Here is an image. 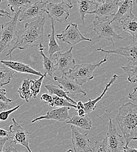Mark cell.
I'll return each mask as SVG.
<instances>
[{"label": "cell", "instance_id": "cell-38", "mask_svg": "<svg viewBox=\"0 0 137 152\" xmlns=\"http://www.w3.org/2000/svg\"><path fill=\"white\" fill-rule=\"evenodd\" d=\"M4 152H18V150L16 148V145L11 142L10 145H9L8 147L4 150Z\"/></svg>", "mask_w": 137, "mask_h": 152}, {"label": "cell", "instance_id": "cell-6", "mask_svg": "<svg viewBox=\"0 0 137 152\" xmlns=\"http://www.w3.org/2000/svg\"><path fill=\"white\" fill-rule=\"evenodd\" d=\"M73 5H70L66 2H52L46 1L45 5V13L50 19L62 23L69 18L70 15V10L72 9Z\"/></svg>", "mask_w": 137, "mask_h": 152}, {"label": "cell", "instance_id": "cell-18", "mask_svg": "<svg viewBox=\"0 0 137 152\" xmlns=\"http://www.w3.org/2000/svg\"><path fill=\"white\" fill-rule=\"evenodd\" d=\"M123 32L130 34L133 39V42L137 40V17L133 13L125 18L118 22Z\"/></svg>", "mask_w": 137, "mask_h": 152}, {"label": "cell", "instance_id": "cell-27", "mask_svg": "<svg viewBox=\"0 0 137 152\" xmlns=\"http://www.w3.org/2000/svg\"><path fill=\"white\" fill-rule=\"evenodd\" d=\"M78 11L82 22L84 23L86 15L88 14L89 10L92 5H94L92 0H78L77 2Z\"/></svg>", "mask_w": 137, "mask_h": 152}, {"label": "cell", "instance_id": "cell-13", "mask_svg": "<svg viewBox=\"0 0 137 152\" xmlns=\"http://www.w3.org/2000/svg\"><path fill=\"white\" fill-rule=\"evenodd\" d=\"M97 50L106 54H116L123 56L127 58L130 65L137 64V40L127 46L120 47L116 49L106 50L100 48Z\"/></svg>", "mask_w": 137, "mask_h": 152}, {"label": "cell", "instance_id": "cell-14", "mask_svg": "<svg viewBox=\"0 0 137 152\" xmlns=\"http://www.w3.org/2000/svg\"><path fill=\"white\" fill-rule=\"evenodd\" d=\"M53 78L54 80L59 83V85L68 95L74 96L78 94H82L84 96L87 95L85 90L82 88V86L79 85L68 75H62L61 77L55 76Z\"/></svg>", "mask_w": 137, "mask_h": 152}, {"label": "cell", "instance_id": "cell-19", "mask_svg": "<svg viewBox=\"0 0 137 152\" xmlns=\"http://www.w3.org/2000/svg\"><path fill=\"white\" fill-rule=\"evenodd\" d=\"M133 0H122L119 2V7L117 12L113 16V18L111 20L112 23L116 22L118 23L131 14L133 13Z\"/></svg>", "mask_w": 137, "mask_h": 152}, {"label": "cell", "instance_id": "cell-42", "mask_svg": "<svg viewBox=\"0 0 137 152\" xmlns=\"http://www.w3.org/2000/svg\"><path fill=\"white\" fill-rule=\"evenodd\" d=\"M124 152H137V148H136L135 147H128V146L127 147H124Z\"/></svg>", "mask_w": 137, "mask_h": 152}, {"label": "cell", "instance_id": "cell-11", "mask_svg": "<svg viewBox=\"0 0 137 152\" xmlns=\"http://www.w3.org/2000/svg\"><path fill=\"white\" fill-rule=\"evenodd\" d=\"M47 1L34 2L23 7L20 12L18 21L22 22L34 18H38L45 13V5Z\"/></svg>", "mask_w": 137, "mask_h": 152}, {"label": "cell", "instance_id": "cell-1", "mask_svg": "<svg viewBox=\"0 0 137 152\" xmlns=\"http://www.w3.org/2000/svg\"><path fill=\"white\" fill-rule=\"evenodd\" d=\"M46 18L41 16L30 22L25 24L24 28L18 31L17 39L9 48L6 56L12 58V52L17 50H25L29 48L39 47L44 39V25Z\"/></svg>", "mask_w": 137, "mask_h": 152}, {"label": "cell", "instance_id": "cell-5", "mask_svg": "<svg viewBox=\"0 0 137 152\" xmlns=\"http://www.w3.org/2000/svg\"><path fill=\"white\" fill-rule=\"evenodd\" d=\"M107 61V55H105L104 58L96 64L82 63L76 64L74 69L68 75L72 78L79 85L82 86L94 78V73L96 69L99 67L102 64Z\"/></svg>", "mask_w": 137, "mask_h": 152}, {"label": "cell", "instance_id": "cell-10", "mask_svg": "<svg viewBox=\"0 0 137 152\" xmlns=\"http://www.w3.org/2000/svg\"><path fill=\"white\" fill-rule=\"evenodd\" d=\"M108 126L107 139L109 152H124L125 146L124 138L118 133L117 128L111 118L109 119Z\"/></svg>", "mask_w": 137, "mask_h": 152}, {"label": "cell", "instance_id": "cell-45", "mask_svg": "<svg viewBox=\"0 0 137 152\" xmlns=\"http://www.w3.org/2000/svg\"><path fill=\"white\" fill-rule=\"evenodd\" d=\"M83 108L84 109V104L81 101H79L77 104V110L83 109Z\"/></svg>", "mask_w": 137, "mask_h": 152}, {"label": "cell", "instance_id": "cell-21", "mask_svg": "<svg viewBox=\"0 0 137 152\" xmlns=\"http://www.w3.org/2000/svg\"><path fill=\"white\" fill-rule=\"evenodd\" d=\"M40 54L43 57V70L44 74L50 77H53L54 75L55 74V72L56 70V61L52 57H48L44 53V48L43 47V45L40 46L39 47Z\"/></svg>", "mask_w": 137, "mask_h": 152}, {"label": "cell", "instance_id": "cell-47", "mask_svg": "<svg viewBox=\"0 0 137 152\" xmlns=\"http://www.w3.org/2000/svg\"><path fill=\"white\" fill-rule=\"evenodd\" d=\"M117 1H118V2H120V1H121L122 0H116Z\"/></svg>", "mask_w": 137, "mask_h": 152}, {"label": "cell", "instance_id": "cell-2", "mask_svg": "<svg viewBox=\"0 0 137 152\" xmlns=\"http://www.w3.org/2000/svg\"><path fill=\"white\" fill-rule=\"evenodd\" d=\"M123 134L127 147L131 140H137V105L127 102L118 110L115 119Z\"/></svg>", "mask_w": 137, "mask_h": 152}, {"label": "cell", "instance_id": "cell-32", "mask_svg": "<svg viewBox=\"0 0 137 152\" xmlns=\"http://www.w3.org/2000/svg\"><path fill=\"white\" fill-rule=\"evenodd\" d=\"M92 152H108L109 149L107 146V137L103 139L102 141H96L94 147L92 148Z\"/></svg>", "mask_w": 137, "mask_h": 152}, {"label": "cell", "instance_id": "cell-35", "mask_svg": "<svg viewBox=\"0 0 137 152\" xmlns=\"http://www.w3.org/2000/svg\"><path fill=\"white\" fill-rule=\"evenodd\" d=\"M40 99L42 101H43L46 104H48L49 105H50L52 101V95L50 94L44 93L41 96Z\"/></svg>", "mask_w": 137, "mask_h": 152}, {"label": "cell", "instance_id": "cell-43", "mask_svg": "<svg viewBox=\"0 0 137 152\" xmlns=\"http://www.w3.org/2000/svg\"><path fill=\"white\" fill-rule=\"evenodd\" d=\"M92 1L94 2V5H95L96 8L97 7L100 5L102 4H103L104 2H105L107 0H92Z\"/></svg>", "mask_w": 137, "mask_h": 152}, {"label": "cell", "instance_id": "cell-29", "mask_svg": "<svg viewBox=\"0 0 137 152\" xmlns=\"http://www.w3.org/2000/svg\"><path fill=\"white\" fill-rule=\"evenodd\" d=\"M46 77V75L44 74L42 76H40L39 78L35 80H30V89L32 93V96L34 98H36L40 92L41 87L42 86V83L44 78Z\"/></svg>", "mask_w": 137, "mask_h": 152}, {"label": "cell", "instance_id": "cell-15", "mask_svg": "<svg viewBox=\"0 0 137 152\" xmlns=\"http://www.w3.org/2000/svg\"><path fill=\"white\" fill-rule=\"evenodd\" d=\"M71 108L68 107H56V108L49 110L47 114L43 116H40L31 121V123H35L36 121L46 119V120H54L59 122H66L71 119L69 111Z\"/></svg>", "mask_w": 137, "mask_h": 152}, {"label": "cell", "instance_id": "cell-26", "mask_svg": "<svg viewBox=\"0 0 137 152\" xmlns=\"http://www.w3.org/2000/svg\"><path fill=\"white\" fill-rule=\"evenodd\" d=\"M30 80L29 79H25L22 81V85L18 90L20 97L25 100L26 102H29L30 98L32 97V95L30 89Z\"/></svg>", "mask_w": 137, "mask_h": 152}, {"label": "cell", "instance_id": "cell-39", "mask_svg": "<svg viewBox=\"0 0 137 152\" xmlns=\"http://www.w3.org/2000/svg\"><path fill=\"white\" fill-rule=\"evenodd\" d=\"M2 1V0H0V3ZM0 16L4 18H9V19H12V17H11L9 13H8L7 11H4V10L0 9Z\"/></svg>", "mask_w": 137, "mask_h": 152}, {"label": "cell", "instance_id": "cell-9", "mask_svg": "<svg viewBox=\"0 0 137 152\" xmlns=\"http://www.w3.org/2000/svg\"><path fill=\"white\" fill-rule=\"evenodd\" d=\"M72 46L68 51L64 53L58 52L55 53L54 59L56 61V67L62 75L70 74L76 65L75 60L72 53Z\"/></svg>", "mask_w": 137, "mask_h": 152}, {"label": "cell", "instance_id": "cell-37", "mask_svg": "<svg viewBox=\"0 0 137 152\" xmlns=\"http://www.w3.org/2000/svg\"><path fill=\"white\" fill-rule=\"evenodd\" d=\"M128 97L130 99L134 101H137V86L134 88L133 92H131L128 94Z\"/></svg>", "mask_w": 137, "mask_h": 152}, {"label": "cell", "instance_id": "cell-49", "mask_svg": "<svg viewBox=\"0 0 137 152\" xmlns=\"http://www.w3.org/2000/svg\"><path fill=\"white\" fill-rule=\"evenodd\" d=\"M0 26H1V25H0Z\"/></svg>", "mask_w": 137, "mask_h": 152}, {"label": "cell", "instance_id": "cell-48", "mask_svg": "<svg viewBox=\"0 0 137 152\" xmlns=\"http://www.w3.org/2000/svg\"><path fill=\"white\" fill-rule=\"evenodd\" d=\"M136 3H137V0H136Z\"/></svg>", "mask_w": 137, "mask_h": 152}, {"label": "cell", "instance_id": "cell-16", "mask_svg": "<svg viewBox=\"0 0 137 152\" xmlns=\"http://www.w3.org/2000/svg\"><path fill=\"white\" fill-rule=\"evenodd\" d=\"M119 2L116 0H107L97 7L94 11H89L88 14H94L99 17H113L117 11Z\"/></svg>", "mask_w": 137, "mask_h": 152}, {"label": "cell", "instance_id": "cell-7", "mask_svg": "<svg viewBox=\"0 0 137 152\" xmlns=\"http://www.w3.org/2000/svg\"><path fill=\"white\" fill-rule=\"evenodd\" d=\"M56 37L61 42L71 46L76 45L83 41H92V39L85 37L79 31L78 25L74 23L68 24L61 34L56 35Z\"/></svg>", "mask_w": 137, "mask_h": 152}, {"label": "cell", "instance_id": "cell-36", "mask_svg": "<svg viewBox=\"0 0 137 152\" xmlns=\"http://www.w3.org/2000/svg\"><path fill=\"white\" fill-rule=\"evenodd\" d=\"M12 108V107L11 105H9V103L5 102L2 101V100L0 99V113L3 111L9 110Z\"/></svg>", "mask_w": 137, "mask_h": 152}, {"label": "cell", "instance_id": "cell-34", "mask_svg": "<svg viewBox=\"0 0 137 152\" xmlns=\"http://www.w3.org/2000/svg\"><path fill=\"white\" fill-rule=\"evenodd\" d=\"M0 99L7 103H10L12 102V99L7 96L6 90L5 88H2L1 87H0Z\"/></svg>", "mask_w": 137, "mask_h": 152}, {"label": "cell", "instance_id": "cell-3", "mask_svg": "<svg viewBox=\"0 0 137 152\" xmlns=\"http://www.w3.org/2000/svg\"><path fill=\"white\" fill-rule=\"evenodd\" d=\"M113 23L108 17H99L96 16L93 21L94 31L97 34L98 40H107L115 45V42L123 40V38L116 32Z\"/></svg>", "mask_w": 137, "mask_h": 152}, {"label": "cell", "instance_id": "cell-12", "mask_svg": "<svg viewBox=\"0 0 137 152\" xmlns=\"http://www.w3.org/2000/svg\"><path fill=\"white\" fill-rule=\"evenodd\" d=\"M72 137L71 140L73 145L74 151L75 152H92L91 147V140L88 137V133H80L77 126H71Z\"/></svg>", "mask_w": 137, "mask_h": 152}, {"label": "cell", "instance_id": "cell-17", "mask_svg": "<svg viewBox=\"0 0 137 152\" xmlns=\"http://www.w3.org/2000/svg\"><path fill=\"white\" fill-rule=\"evenodd\" d=\"M1 63L12 69L15 72V73L30 74L39 77L43 75L42 73L33 69L30 65L20 61L12 60H1Z\"/></svg>", "mask_w": 137, "mask_h": 152}, {"label": "cell", "instance_id": "cell-46", "mask_svg": "<svg viewBox=\"0 0 137 152\" xmlns=\"http://www.w3.org/2000/svg\"><path fill=\"white\" fill-rule=\"evenodd\" d=\"M42 1H47V0H42ZM54 1H64V2H67L68 4H69L70 5H72V0H54Z\"/></svg>", "mask_w": 137, "mask_h": 152}, {"label": "cell", "instance_id": "cell-44", "mask_svg": "<svg viewBox=\"0 0 137 152\" xmlns=\"http://www.w3.org/2000/svg\"><path fill=\"white\" fill-rule=\"evenodd\" d=\"M77 114L79 116H85L86 114L85 113V110L83 108V109H79V110H77Z\"/></svg>", "mask_w": 137, "mask_h": 152}, {"label": "cell", "instance_id": "cell-41", "mask_svg": "<svg viewBox=\"0 0 137 152\" xmlns=\"http://www.w3.org/2000/svg\"><path fill=\"white\" fill-rule=\"evenodd\" d=\"M9 132L4 129V128H0V136L2 137H9Z\"/></svg>", "mask_w": 137, "mask_h": 152}, {"label": "cell", "instance_id": "cell-50", "mask_svg": "<svg viewBox=\"0 0 137 152\" xmlns=\"http://www.w3.org/2000/svg\"><path fill=\"white\" fill-rule=\"evenodd\" d=\"M41 1H42V0H41Z\"/></svg>", "mask_w": 137, "mask_h": 152}, {"label": "cell", "instance_id": "cell-40", "mask_svg": "<svg viewBox=\"0 0 137 152\" xmlns=\"http://www.w3.org/2000/svg\"><path fill=\"white\" fill-rule=\"evenodd\" d=\"M8 139V137H3V139H0V152H4V147Z\"/></svg>", "mask_w": 137, "mask_h": 152}, {"label": "cell", "instance_id": "cell-4", "mask_svg": "<svg viewBox=\"0 0 137 152\" xmlns=\"http://www.w3.org/2000/svg\"><path fill=\"white\" fill-rule=\"evenodd\" d=\"M21 9L14 13V16L10 21L1 25V31H0V55L6 48H11L17 39L18 30L17 29V25Z\"/></svg>", "mask_w": 137, "mask_h": 152}, {"label": "cell", "instance_id": "cell-22", "mask_svg": "<svg viewBox=\"0 0 137 152\" xmlns=\"http://www.w3.org/2000/svg\"><path fill=\"white\" fill-rule=\"evenodd\" d=\"M67 124L75 125L83 130H90L92 126V122L90 118L86 115L80 116L78 115H74L71 119L66 122Z\"/></svg>", "mask_w": 137, "mask_h": 152}, {"label": "cell", "instance_id": "cell-30", "mask_svg": "<svg viewBox=\"0 0 137 152\" xmlns=\"http://www.w3.org/2000/svg\"><path fill=\"white\" fill-rule=\"evenodd\" d=\"M8 7L10 8L12 12H16L19 11L20 9L22 8L26 5L30 4L33 1L31 0H7Z\"/></svg>", "mask_w": 137, "mask_h": 152}, {"label": "cell", "instance_id": "cell-31", "mask_svg": "<svg viewBox=\"0 0 137 152\" xmlns=\"http://www.w3.org/2000/svg\"><path fill=\"white\" fill-rule=\"evenodd\" d=\"M121 69L128 76V81L131 83H137V64L127 66H121Z\"/></svg>", "mask_w": 137, "mask_h": 152}, {"label": "cell", "instance_id": "cell-23", "mask_svg": "<svg viewBox=\"0 0 137 152\" xmlns=\"http://www.w3.org/2000/svg\"><path fill=\"white\" fill-rule=\"evenodd\" d=\"M51 19V32L48 34V39L49 40V57H51L56 53L60 52L61 50V47L59 46L55 35V23L53 19Z\"/></svg>", "mask_w": 137, "mask_h": 152}, {"label": "cell", "instance_id": "cell-8", "mask_svg": "<svg viewBox=\"0 0 137 152\" xmlns=\"http://www.w3.org/2000/svg\"><path fill=\"white\" fill-rule=\"evenodd\" d=\"M12 121L13 124L9 126V136L8 138L11 139L12 140L11 142L14 144L21 145L28 152H32L29 147V134L28 131L18 123L14 118L12 119Z\"/></svg>", "mask_w": 137, "mask_h": 152}, {"label": "cell", "instance_id": "cell-20", "mask_svg": "<svg viewBox=\"0 0 137 152\" xmlns=\"http://www.w3.org/2000/svg\"><path fill=\"white\" fill-rule=\"evenodd\" d=\"M118 78V75H114L112 77V78L110 79V81L106 84L102 93L99 95L98 98L93 100L89 99L88 102L84 104V110L85 111L86 114H91L96 109V104L101 99V98L106 95L109 88L112 86V84H114V83L117 80Z\"/></svg>", "mask_w": 137, "mask_h": 152}, {"label": "cell", "instance_id": "cell-28", "mask_svg": "<svg viewBox=\"0 0 137 152\" xmlns=\"http://www.w3.org/2000/svg\"><path fill=\"white\" fill-rule=\"evenodd\" d=\"M52 107H68L70 108H74L77 109V105L72 104L67 99L59 97L56 95H52V101L50 104Z\"/></svg>", "mask_w": 137, "mask_h": 152}, {"label": "cell", "instance_id": "cell-24", "mask_svg": "<svg viewBox=\"0 0 137 152\" xmlns=\"http://www.w3.org/2000/svg\"><path fill=\"white\" fill-rule=\"evenodd\" d=\"M45 88L49 91V94L51 95H57L59 97L65 98L67 99L68 101H70V102H71L72 104L77 105V102H75L73 99H72L67 94V93L65 91H64L59 85L56 86L52 84H47L45 86Z\"/></svg>", "mask_w": 137, "mask_h": 152}, {"label": "cell", "instance_id": "cell-33", "mask_svg": "<svg viewBox=\"0 0 137 152\" xmlns=\"http://www.w3.org/2000/svg\"><path fill=\"white\" fill-rule=\"evenodd\" d=\"M20 107V105H18L15 107L12 108L9 110H5V111H3L2 112L0 113V122H1L2 121H7L8 118V117L9 116V115L11 114H12L13 113H14L15 111H17Z\"/></svg>", "mask_w": 137, "mask_h": 152}, {"label": "cell", "instance_id": "cell-25", "mask_svg": "<svg viewBox=\"0 0 137 152\" xmlns=\"http://www.w3.org/2000/svg\"><path fill=\"white\" fill-rule=\"evenodd\" d=\"M15 73V72L14 70L1 63L0 65V86L9 84Z\"/></svg>", "mask_w": 137, "mask_h": 152}]
</instances>
